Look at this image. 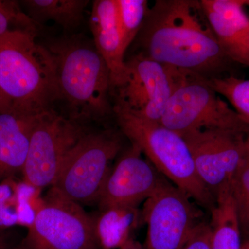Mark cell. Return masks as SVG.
Here are the masks:
<instances>
[{
  "mask_svg": "<svg viewBox=\"0 0 249 249\" xmlns=\"http://www.w3.org/2000/svg\"><path fill=\"white\" fill-rule=\"evenodd\" d=\"M11 109L13 107L11 102L0 90V111H7Z\"/></svg>",
  "mask_w": 249,
  "mask_h": 249,
  "instance_id": "484cf974",
  "label": "cell"
},
{
  "mask_svg": "<svg viewBox=\"0 0 249 249\" xmlns=\"http://www.w3.org/2000/svg\"><path fill=\"white\" fill-rule=\"evenodd\" d=\"M42 114L0 111V182L22 173L31 134Z\"/></svg>",
  "mask_w": 249,
  "mask_h": 249,
  "instance_id": "9a60e30c",
  "label": "cell"
},
{
  "mask_svg": "<svg viewBox=\"0 0 249 249\" xmlns=\"http://www.w3.org/2000/svg\"><path fill=\"white\" fill-rule=\"evenodd\" d=\"M188 73L134 53L125 60L122 81L111 90L114 111L160 123L170 98Z\"/></svg>",
  "mask_w": 249,
  "mask_h": 249,
  "instance_id": "8992f818",
  "label": "cell"
},
{
  "mask_svg": "<svg viewBox=\"0 0 249 249\" xmlns=\"http://www.w3.org/2000/svg\"><path fill=\"white\" fill-rule=\"evenodd\" d=\"M191 198L168 181L145 201L142 219L147 225L144 249H182L199 220Z\"/></svg>",
  "mask_w": 249,
  "mask_h": 249,
  "instance_id": "8fae6325",
  "label": "cell"
},
{
  "mask_svg": "<svg viewBox=\"0 0 249 249\" xmlns=\"http://www.w3.org/2000/svg\"><path fill=\"white\" fill-rule=\"evenodd\" d=\"M218 41L232 61L246 65L249 19L242 0H201Z\"/></svg>",
  "mask_w": 249,
  "mask_h": 249,
  "instance_id": "5bb4252c",
  "label": "cell"
},
{
  "mask_svg": "<svg viewBox=\"0 0 249 249\" xmlns=\"http://www.w3.org/2000/svg\"><path fill=\"white\" fill-rule=\"evenodd\" d=\"M7 231L0 230V249H18L19 243L14 242Z\"/></svg>",
  "mask_w": 249,
  "mask_h": 249,
  "instance_id": "d4e9b609",
  "label": "cell"
},
{
  "mask_svg": "<svg viewBox=\"0 0 249 249\" xmlns=\"http://www.w3.org/2000/svg\"><path fill=\"white\" fill-rule=\"evenodd\" d=\"M182 249H212V231L210 224L201 222Z\"/></svg>",
  "mask_w": 249,
  "mask_h": 249,
  "instance_id": "cb8c5ba5",
  "label": "cell"
},
{
  "mask_svg": "<svg viewBox=\"0 0 249 249\" xmlns=\"http://www.w3.org/2000/svg\"><path fill=\"white\" fill-rule=\"evenodd\" d=\"M160 124L181 136L206 129L249 132V121L219 97L207 79L191 73L170 98Z\"/></svg>",
  "mask_w": 249,
  "mask_h": 249,
  "instance_id": "52a82bcc",
  "label": "cell"
},
{
  "mask_svg": "<svg viewBox=\"0 0 249 249\" xmlns=\"http://www.w3.org/2000/svg\"><path fill=\"white\" fill-rule=\"evenodd\" d=\"M16 178L0 182V230L6 231L19 226Z\"/></svg>",
  "mask_w": 249,
  "mask_h": 249,
  "instance_id": "7402d4cb",
  "label": "cell"
},
{
  "mask_svg": "<svg viewBox=\"0 0 249 249\" xmlns=\"http://www.w3.org/2000/svg\"><path fill=\"white\" fill-rule=\"evenodd\" d=\"M240 249H249V239L241 243Z\"/></svg>",
  "mask_w": 249,
  "mask_h": 249,
  "instance_id": "f1b7e54d",
  "label": "cell"
},
{
  "mask_svg": "<svg viewBox=\"0 0 249 249\" xmlns=\"http://www.w3.org/2000/svg\"><path fill=\"white\" fill-rule=\"evenodd\" d=\"M15 30L36 31L37 29L19 1L0 0V36Z\"/></svg>",
  "mask_w": 249,
  "mask_h": 249,
  "instance_id": "603a6c76",
  "label": "cell"
},
{
  "mask_svg": "<svg viewBox=\"0 0 249 249\" xmlns=\"http://www.w3.org/2000/svg\"><path fill=\"white\" fill-rule=\"evenodd\" d=\"M207 81L218 94L227 98L235 110L249 122V79L229 76L211 78Z\"/></svg>",
  "mask_w": 249,
  "mask_h": 249,
  "instance_id": "ffe728a7",
  "label": "cell"
},
{
  "mask_svg": "<svg viewBox=\"0 0 249 249\" xmlns=\"http://www.w3.org/2000/svg\"><path fill=\"white\" fill-rule=\"evenodd\" d=\"M243 1L244 5H249V0H242Z\"/></svg>",
  "mask_w": 249,
  "mask_h": 249,
  "instance_id": "4dcf8cb0",
  "label": "cell"
},
{
  "mask_svg": "<svg viewBox=\"0 0 249 249\" xmlns=\"http://www.w3.org/2000/svg\"><path fill=\"white\" fill-rule=\"evenodd\" d=\"M89 24L95 47L109 68L112 90L122 81L125 71L126 52L118 19L116 0L93 1Z\"/></svg>",
  "mask_w": 249,
  "mask_h": 249,
  "instance_id": "4fadbf2b",
  "label": "cell"
},
{
  "mask_svg": "<svg viewBox=\"0 0 249 249\" xmlns=\"http://www.w3.org/2000/svg\"><path fill=\"white\" fill-rule=\"evenodd\" d=\"M189 147L199 178L214 199L230 190L247 155L246 134L206 129L181 135Z\"/></svg>",
  "mask_w": 249,
  "mask_h": 249,
  "instance_id": "30bf717a",
  "label": "cell"
},
{
  "mask_svg": "<svg viewBox=\"0 0 249 249\" xmlns=\"http://www.w3.org/2000/svg\"><path fill=\"white\" fill-rule=\"evenodd\" d=\"M92 218L51 187L18 249H99Z\"/></svg>",
  "mask_w": 249,
  "mask_h": 249,
  "instance_id": "ba28073f",
  "label": "cell"
},
{
  "mask_svg": "<svg viewBox=\"0 0 249 249\" xmlns=\"http://www.w3.org/2000/svg\"><path fill=\"white\" fill-rule=\"evenodd\" d=\"M24 12L37 25L52 21L72 31L79 27L89 1L88 0H24L19 1Z\"/></svg>",
  "mask_w": 249,
  "mask_h": 249,
  "instance_id": "e0dca14e",
  "label": "cell"
},
{
  "mask_svg": "<svg viewBox=\"0 0 249 249\" xmlns=\"http://www.w3.org/2000/svg\"><path fill=\"white\" fill-rule=\"evenodd\" d=\"M245 143L247 151L249 152V132L247 134V135H246Z\"/></svg>",
  "mask_w": 249,
  "mask_h": 249,
  "instance_id": "f546056e",
  "label": "cell"
},
{
  "mask_svg": "<svg viewBox=\"0 0 249 249\" xmlns=\"http://www.w3.org/2000/svg\"><path fill=\"white\" fill-rule=\"evenodd\" d=\"M246 58H247L246 65L249 67V31L247 36V47H246Z\"/></svg>",
  "mask_w": 249,
  "mask_h": 249,
  "instance_id": "83f0119b",
  "label": "cell"
},
{
  "mask_svg": "<svg viewBox=\"0 0 249 249\" xmlns=\"http://www.w3.org/2000/svg\"><path fill=\"white\" fill-rule=\"evenodd\" d=\"M134 42L137 53L205 79L222 77L233 62L198 0H157Z\"/></svg>",
  "mask_w": 249,
  "mask_h": 249,
  "instance_id": "6da1fadb",
  "label": "cell"
},
{
  "mask_svg": "<svg viewBox=\"0 0 249 249\" xmlns=\"http://www.w3.org/2000/svg\"><path fill=\"white\" fill-rule=\"evenodd\" d=\"M211 212L212 249H240L242 235L230 190L216 198Z\"/></svg>",
  "mask_w": 249,
  "mask_h": 249,
  "instance_id": "ac0fdd59",
  "label": "cell"
},
{
  "mask_svg": "<svg viewBox=\"0 0 249 249\" xmlns=\"http://www.w3.org/2000/svg\"><path fill=\"white\" fill-rule=\"evenodd\" d=\"M87 132L53 109L42 113L31 134L23 181L41 191L53 186L67 157Z\"/></svg>",
  "mask_w": 249,
  "mask_h": 249,
  "instance_id": "9c48e42d",
  "label": "cell"
},
{
  "mask_svg": "<svg viewBox=\"0 0 249 249\" xmlns=\"http://www.w3.org/2000/svg\"><path fill=\"white\" fill-rule=\"evenodd\" d=\"M124 134L88 132L68 155L53 188L80 205L97 203L113 160L122 152Z\"/></svg>",
  "mask_w": 249,
  "mask_h": 249,
  "instance_id": "5b68a950",
  "label": "cell"
},
{
  "mask_svg": "<svg viewBox=\"0 0 249 249\" xmlns=\"http://www.w3.org/2000/svg\"><path fill=\"white\" fill-rule=\"evenodd\" d=\"M142 155L132 143L123 152L103 185L96 203L99 210L113 206L138 207L168 182Z\"/></svg>",
  "mask_w": 249,
  "mask_h": 249,
  "instance_id": "7c38bea8",
  "label": "cell"
},
{
  "mask_svg": "<svg viewBox=\"0 0 249 249\" xmlns=\"http://www.w3.org/2000/svg\"><path fill=\"white\" fill-rule=\"evenodd\" d=\"M48 49L56 65L58 101L66 105L68 119L82 125L114 114L110 73L93 41L69 36Z\"/></svg>",
  "mask_w": 249,
  "mask_h": 249,
  "instance_id": "7a4b0ae2",
  "label": "cell"
},
{
  "mask_svg": "<svg viewBox=\"0 0 249 249\" xmlns=\"http://www.w3.org/2000/svg\"><path fill=\"white\" fill-rule=\"evenodd\" d=\"M36 31L15 30L0 36V90L13 109L40 114L58 101L56 65Z\"/></svg>",
  "mask_w": 249,
  "mask_h": 249,
  "instance_id": "3957f363",
  "label": "cell"
},
{
  "mask_svg": "<svg viewBox=\"0 0 249 249\" xmlns=\"http://www.w3.org/2000/svg\"><path fill=\"white\" fill-rule=\"evenodd\" d=\"M118 19L125 52L137 38L148 12L147 0H116Z\"/></svg>",
  "mask_w": 249,
  "mask_h": 249,
  "instance_id": "d6986e66",
  "label": "cell"
},
{
  "mask_svg": "<svg viewBox=\"0 0 249 249\" xmlns=\"http://www.w3.org/2000/svg\"><path fill=\"white\" fill-rule=\"evenodd\" d=\"M241 235L249 239V152L236 173L231 185Z\"/></svg>",
  "mask_w": 249,
  "mask_h": 249,
  "instance_id": "44dd1931",
  "label": "cell"
},
{
  "mask_svg": "<svg viewBox=\"0 0 249 249\" xmlns=\"http://www.w3.org/2000/svg\"><path fill=\"white\" fill-rule=\"evenodd\" d=\"M119 249H144V248L143 246H142L139 242L134 240L132 238Z\"/></svg>",
  "mask_w": 249,
  "mask_h": 249,
  "instance_id": "4316f807",
  "label": "cell"
},
{
  "mask_svg": "<svg viewBox=\"0 0 249 249\" xmlns=\"http://www.w3.org/2000/svg\"><path fill=\"white\" fill-rule=\"evenodd\" d=\"M92 218L100 249H119L132 239L142 219L138 207L113 206L99 210Z\"/></svg>",
  "mask_w": 249,
  "mask_h": 249,
  "instance_id": "2e32d148",
  "label": "cell"
},
{
  "mask_svg": "<svg viewBox=\"0 0 249 249\" xmlns=\"http://www.w3.org/2000/svg\"><path fill=\"white\" fill-rule=\"evenodd\" d=\"M114 111L121 132L140 149L156 169L196 204L212 211L215 199L199 178L183 137L160 123L127 111Z\"/></svg>",
  "mask_w": 249,
  "mask_h": 249,
  "instance_id": "277c9868",
  "label": "cell"
}]
</instances>
